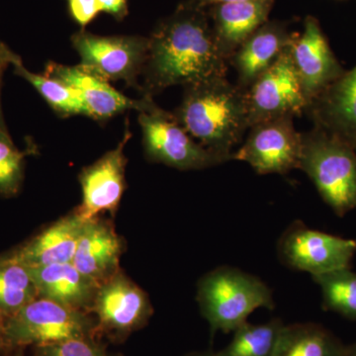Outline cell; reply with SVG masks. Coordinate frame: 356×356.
Listing matches in <instances>:
<instances>
[{
    "label": "cell",
    "mask_w": 356,
    "mask_h": 356,
    "mask_svg": "<svg viewBox=\"0 0 356 356\" xmlns=\"http://www.w3.org/2000/svg\"><path fill=\"white\" fill-rule=\"evenodd\" d=\"M227 60L218 47L209 13L193 0L161 21L149 37L140 92L153 96L170 86H188L226 76Z\"/></svg>",
    "instance_id": "cell-1"
},
{
    "label": "cell",
    "mask_w": 356,
    "mask_h": 356,
    "mask_svg": "<svg viewBox=\"0 0 356 356\" xmlns=\"http://www.w3.org/2000/svg\"><path fill=\"white\" fill-rule=\"evenodd\" d=\"M173 114L194 140L227 161L250 129L245 91L226 76L185 86Z\"/></svg>",
    "instance_id": "cell-2"
},
{
    "label": "cell",
    "mask_w": 356,
    "mask_h": 356,
    "mask_svg": "<svg viewBox=\"0 0 356 356\" xmlns=\"http://www.w3.org/2000/svg\"><path fill=\"white\" fill-rule=\"evenodd\" d=\"M299 170L312 180L337 216L356 208V149L339 136L316 127L302 133Z\"/></svg>",
    "instance_id": "cell-3"
},
{
    "label": "cell",
    "mask_w": 356,
    "mask_h": 356,
    "mask_svg": "<svg viewBox=\"0 0 356 356\" xmlns=\"http://www.w3.org/2000/svg\"><path fill=\"white\" fill-rule=\"evenodd\" d=\"M197 301L212 336L218 331L235 332L257 309L274 308L273 291L264 281L229 266L217 267L201 278Z\"/></svg>",
    "instance_id": "cell-4"
},
{
    "label": "cell",
    "mask_w": 356,
    "mask_h": 356,
    "mask_svg": "<svg viewBox=\"0 0 356 356\" xmlns=\"http://www.w3.org/2000/svg\"><path fill=\"white\" fill-rule=\"evenodd\" d=\"M143 146L147 158L179 170H199L227 163V159L206 149L175 118L156 102L139 112Z\"/></svg>",
    "instance_id": "cell-5"
},
{
    "label": "cell",
    "mask_w": 356,
    "mask_h": 356,
    "mask_svg": "<svg viewBox=\"0 0 356 356\" xmlns=\"http://www.w3.org/2000/svg\"><path fill=\"white\" fill-rule=\"evenodd\" d=\"M92 324L81 311L51 300L36 298L2 318L7 343L14 346H49L88 337Z\"/></svg>",
    "instance_id": "cell-6"
},
{
    "label": "cell",
    "mask_w": 356,
    "mask_h": 356,
    "mask_svg": "<svg viewBox=\"0 0 356 356\" xmlns=\"http://www.w3.org/2000/svg\"><path fill=\"white\" fill-rule=\"evenodd\" d=\"M72 47L83 67L110 81H123L140 91L138 81L146 65L149 38L142 36H100L81 29L74 33Z\"/></svg>",
    "instance_id": "cell-7"
},
{
    "label": "cell",
    "mask_w": 356,
    "mask_h": 356,
    "mask_svg": "<svg viewBox=\"0 0 356 356\" xmlns=\"http://www.w3.org/2000/svg\"><path fill=\"white\" fill-rule=\"evenodd\" d=\"M278 257L284 266L312 276L350 268L356 240L331 235L294 221L277 243Z\"/></svg>",
    "instance_id": "cell-8"
},
{
    "label": "cell",
    "mask_w": 356,
    "mask_h": 356,
    "mask_svg": "<svg viewBox=\"0 0 356 356\" xmlns=\"http://www.w3.org/2000/svg\"><path fill=\"white\" fill-rule=\"evenodd\" d=\"M293 119L280 117L254 124L232 159L245 161L259 175H286L299 168L302 133L295 129Z\"/></svg>",
    "instance_id": "cell-9"
},
{
    "label": "cell",
    "mask_w": 356,
    "mask_h": 356,
    "mask_svg": "<svg viewBox=\"0 0 356 356\" xmlns=\"http://www.w3.org/2000/svg\"><path fill=\"white\" fill-rule=\"evenodd\" d=\"M248 125L280 117L301 116L308 103L290 57L282 56L245 90Z\"/></svg>",
    "instance_id": "cell-10"
},
{
    "label": "cell",
    "mask_w": 356,
    "mask_h": 356,
    "mask_svg": "<svg viewBox=\"0 0 356 356\" xmlns=\"http://www.w3.org/2000/svg\"><path fill=\"white\" fill-rule=\"evenodd\" d=\"M289 53L308 107L346 72L313 16H307L301 34L295 33Z\"/></svg>",
    "instance_id": "cell-11"
},
{
    "label": "cell",
    "mask_w": 356,
    "mask_h": 356,
    "mask_svg": "<svg viewBox=\"0 0 356 356\" xmlns=\"http://www.w3.org/2000/svg\"><path fill=\"white\" fill-rule=\"evenodd\" d=\"M44 74L76 89L88 110L89 118L96 121L108 120L127 110L145 111L154 103L153 96L143 95L140 99L127 97L111 86L108 81L81 65L49 63Z\"/></svg>",
    "instance_id": "cell-12"
},
{
    "label": "cell",
    "mask_w": 356,
    "mask_h": 356,
    "mask_svg": "<svg viewBox=\"0 0 356 356\" xmlns=\"http://www.w3.org/2000/svg\"><path fill=\"white\" fill-rule=\"evenodd\" d=\"M123 139L118 146L107 152L79 175L83 202L76 213L86 221L96 219L100 213L115 212L126 187L127 158L124 149L131 138L127 120Z\"/></svg>",
    "instance_id": "cell-13"
},
{
    "label": "cell",
    "mask_w": 356,
    "mask_h": 356,
    "mask_svg": "<svg viewBox=\"0 0 356 356\" xmlns=\"http://www.w3.org/2000/svg\"><path fill=\"white\" fill-rule=\"evenodd\" d=\"M93 302L100 325L118 334L142 327L153 311L146 293L118 271L98 287Z\"/></svg>",
    "instance_id": "cell-14"
},
{
    "label": "cell",
    "mask_w": 356,
    "mask_h": 356,
    "mask_svg": "<svg viewBox=\"0 0 356 356\" xmlns=\"http://www.w3.org/2000/svg\"><path fill=\"white\" fill-rule=\"evenodd\" d=\"M294 35L280 21H266L261 26L229 60L236 70V86L247 90L277 62L291 43Z\"/></svg>",
    "instance_id": "cell-15"
},
{
    "label": "cell",
    "mask_w": 356,
    "mask_h": 356,
    "mask_svg": "<svg viewBox=\"0 0 356 356\" xmlns=\"http://www.w3.org/2000/svg\"><path fill=\"white\" fill-rule=\"evenodd\" d=\"M275 0H247L209 7V17L222 57L229 58L261 26L268 21Z\"/></svg>",
    "instance_id": "cell-16"
},
{
    "label": "cell",
    "mask_w": 356,
    "mask_h": 356,
    "mask_svg": "<svg viewBox=\"0 0 356 356\" xmlns=\"http://www.w3.org/2000/svg\"><path fill=\"white\" fill-rule=\"evenodd\" d=\"M314 126L356 147V65L346 70L306 110Z\"/></svg>",
    "instance_id": "cell-17"
},
{
    "label": "cell",
    "mask_w": 356,
    "mask_h": 356,
    "mask_svg": "<svg viewBox=\"0 0 356 356\" xmlns=\"http://www.w3.org/2000/svg\"><path fill=\"white\" fill-rule=\"evenodd\" d=\"M86 222L76 212L62 218L7 255L26 268L72 262Z\"/></svg>",
    "instance_id": "cell-18"
},
{
    "label": "cell",
    "mask_w": 356,
    "mask_h": 356,
    "mask_svg": "<svg viewBox=\"0 0 356 356\" xmlns=\"http://www.w3.org/2000/svg\"><path fill=\"white\" fill-rule=\"evenodd\" d=\"M122 243L114 229L96 219L86 222L72 264L98 284L117 273Z\"/></svg>",
    "instance_id": "cell-19"
},
{
    "label": "cell",
    "mask_w": 356,
    "mask_h": 356,
    "mask_svg": "<svg viewBox=\"0 0 356 356\" xmlns=\"http://www.w3.org/2000/svg\"><path fill=\"white\" fill-rule=\"evenodd\" d=\"M27 269L39 298L51 300L76 310L93 301L100 286L77 270L72 262Z\"/></svg>",
    "instance_id": "cell-20"
},
{
    "label": "cell",
    "mask_w": 356,
    "mask_h": 356,
    "mask_svg": "<svg viewBox=\"0 0 356 356\" xmlns=\"http://www.w3.org/2000/svg\"><path fill=\"white\" fill-rule=\"evenodd\" d=\"M344 346L318 324L285 325L273 356H346Z\"/></svg>",
    "instance_id": "cell-21"
},
{
    "label": "cell",
    "mask_w": 356,
    "mask_h": 356,
    "mask_svg": "<svg viewBox=\"0 0 356 356\" xmlns=\"http://www.w3.org/2000/svg\"><path fill=\"white\" fill-rule=\"evenodd\" d=\"M284 325L280 318H273L266 324L245 323L233 332L231 343L216 355L273 356Z\"/></svg>",
    "instance_id": "cell-22"
},
{
    "label": "cell",
    "mask_w": 356,
    "mask_h": 356,
    "mask_svg": "<svg viewBox=\"0 0 356 356\" xmlns=\"http://www.w3.org/2000/svg\"><path fill=\"white\" fill-rule=\"evenodd\" d=\"M14 74L22 77L41 95L51 109L60 117L84 115L89 117V112L83 98L76 89L46 74H34L22 64L21 58L13 65Z\"/></svg>",
    "instance_id": "cell-23"
},
{
    "label": "cell",
    "mask_w": 356,
    "mask_h": 356,
    "mask_svg": "<svg viewBox=\"0 0 356 356\" xmlns=\"http://www.w3.org/2000/svg\"><path fill=\"white\" fill-rule=\"evenodd\" d=\"M38 298L29 270L8 255L0 257V318L13 315Z\"/></svg>",
    "instance_id": "cell-24"
},
{
    "label": "cell",
    "mask_w": 356,
    "mask_h": 356,
    "mask_svg": "<svg viewBox=\"0 0 356 356\" xmlns=\"http://www.w3.org/2000/svg\"><path fill=\"white\" fill-rule=\"evenodd\" d=\"M313 280L321 288L325 310L356 321V273L350 267L314 276Z\"/></svg>",
    "instance_id": "cell-25"
},
{
    "label": "cell",
    "mask_w": 356,
    "mask_h": 356,
    "mask_svg": "<svg viewBox=\"0 0 356 356\" xmlns=\"http://www.w3.org/2000/svg\"><path fill=\"white\" fill-rule=\"evenodd\" d=\"M25 153L13 144L6 129H0V195L10 197L20 191Z\"/></svg>",
    "instance_id": "cell-26"
},
{
    "label": "cell",
    "mask_w": 356,
    "mask_h": 356,
    "mask_svg": "<svg viewBox=\"0 0 356 356\" xmlns=\"http://www.w3.org/2000/svg\"><path fill=\"white\" fill-rule=\"evenodd\" d=\"M37 356H106L89 337L69 339L62 343L38 346Z\"/></svg>",
    "instance_id": "cell-27"
},
{
    "label": "cell",
    "mask_w": 356,
    "mask_h": 356,
    "mask_svg": "<svg viewBox=\"0 0 356 356\" xmlns=\"http://www.w3.org/2000/svg\"><path fill=\"white\" fill-rule=\"evenodd\" d=\"M69 13L74 22L84 29L95 19L102 10L97 0H65Z\"/></svg>",
    "instance_id": "cell-28"
},
{
    "label": "cell",
    "mask_w": 356,
    "mask_h": 356,
    "mask_svg": "<svg viewBox=\"0 0 356 356\" xmlns=\"http://www.w3.org/2000/svg\"><path fill=\"white\" fill-rule=\"evenodd\" d=\"M102 13L109 14L117 21L128 15V0H97Z\"/></svg>",
    "instance_id": "cell-29"
},
{
    "label": "cell",
    "mask_w": 356,
    "mask_h": 356,
    "mask_svg": "<svg viewBox=\"0 0 356 356\" xmlns=\"http://www.w3.org/2000/svg\"><path fill=\"white\" fill-rule=\"evenodd\" d=\"M19 56L16 55L6 44L0 43V88H1L2 76L9 65H13L20 60Z\"/></svg>",
    "instance_id": "cell-30"
},
{
    "label": "cell",
    "mask_w": 356,
    "mask_h": 356,
    "mask_svg": "<svg viewBox=\"0 0 356 356\" xmlns=\"http://www.w3.org/2000/svg\"><path fill=\"white\" fill-rule=\"evenodd\" d=\"M202 7H210L220 3H229V2L247 1V0H193Z\"/></svg>",
    "instance_id": "cell-31"
},
{
    "label": "cell",
    "mask_w": 356,
    "mask_h": 356,
    "mask_svg": "<svg viewBox=\"0 0 356 356\" xmlns=\"http://www.w3.org/2000/svg\"><path fill=\"white\" fill-rule=\"evenodd\" d=\"M6 343H7V341L6 336H4L3 329H2V318H0V350L3 348Z\"/></svg>",
    "instance_id": "cell-32"
},
{
    "label": "cell",
    "mask_w": 356,
    "mask_h": 356,
    "mask_svg": "<svg viewBox=\"0 0 356 356\" xmlns=\"http://www.w3.org/2000/svg\"><path fill=\"white\" fill-rule=\"evenodd\" d=\"M346 356H356V343L346 346Z\"/></svg>",
    "instance_id": "cell-33"
},
{
    "label": "cell",
    "mask_w": 356,
    "mask_h": 356,
    "mask_svg": "<svg viewBox=\"0 0 356 356\" xmlns=\"http://www.w3.org/2000/svg\"><path fill=\"white\" fill-rule=\"evenodd\" d=\"M188 356H217V355H216V353H213V351H207V353H193V355H191Z\"/></svg>",
    "instance_id": "cell-34"
},
{
    "label": "cell",
    "mask_w": 356,
    "mask_h": 356,
    "mask_svg": "<svg viewBox=\"0 0 356 356\" xmlns=\"http://www.w3.org/2000/svg\"><path fill=\"white\" fill-rule=\"evenodd\" d=\"M0 129H6L3 121V115H2L1 102H0Z\"/></svg>",
    "instance_id": "cell-35"
},
{
    "label": "cell",
    "mask_w": 356,
    "mask_h": 356,
    "mask_svg": "<svg viewBox=\"0 0 356 356\" xmlns=\"http://www.w3.org/2000/svg\"><path fill=\"white\" fill-rule=\"evenodd\" d=\"M355 149H356V147H355Z\"/></svg>",
    "instance_id": "cell-36"
}]
</instances>
